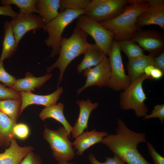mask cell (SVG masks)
<instances>
[{
	"mask_svg": "<svg viewBox=\"0 0 164 164\" xmlns=\"http://www.w3.org/2000/svg\"><path fill=\"white\" fill-rule=\"evenodd\" d=\"M146 142L145 133L130 129L121 118L118 120L115 134L107 135L101 143L106 145L114 155L127 164H151L137 149L138 144Z\"/></svg>",
	"mask_w": 164,
	"mask_h": 164,
	"instance_id": "6da1fadb",
	"label": "cell"
},
{
	"mask_svg": "<svg viewBox=\"0 0 164 164\" xmlns=\"http://www.w3.org/2000/svg\"><path fill=\"white\" fill-rule=\"evenodd\" d=\"M128 5L122 12L110 20L100 22L104 28L113 34L114 39L119 41L130 39L132 35L141 29L136 25L137 19L148 7L146 0H128Z\"/></svg>",
	"mask_w": 164,
	"mask_h": 164,
	"instance_id": "7a4b0ae2",
	"label": "cell"
},
{
	"mask_svg": "<svg viewBox=\"0 0 164 164\" xmlns=\"http://www.w3.org/2000/svg\"><path fill=\"white\" fill-rule=\"evenodd\" d=\"M88 35L76 26L69 38L62 37L60 43L59 56L56 61L46 68L47 73L56 67L58 68L60 74L57 87L63 80L64 72L69 64L75 58L84 53L89 43L87 41Z\"/></svg>",
	"mask_w": 164,
	"mask_h": 164,
	"instance_id": "3957f363",
	"label": "cell"
},
{
	"mask_svg": "<svg viewBox=\"0 0 164 164\" xmlns=\"http://www.w3.org/2000/svg\"><path fill=\"white\" fill-rule=\"evenodd\" d=\"M84 10L67 9L59 13L56 17L46 24L43 29L47 33L48 37L44 40V43L46 46L52 48L51 53L47 59L59 54L60 43L64 30L74 20L84 15Z\"/></svg>",
	"mask_w": 164,
	"mask_h": 164,
	"instance_id": "277c9868",
	"label": "cell"
},
{
	"mask_svg": "<svg viewBox=\"0 0 164 164\" xmlns=\"http://www.w3.org/2000/svg\"><path fill=\"white\" fill-rule=\"evenodd\" d=\"M149 78L142 74L131 82L128 87L121 92L119 96V105L124 110L132 109L138 118L144 117L147 114L148 108L145 103L147 99L142 87V84Z\"/></svg>",
	"mask_w": 164,
	"mask_h": 164,
	"instance_id": "5b68a950",
	"label": "cell"
},
{
	"mask_svg": "<svg viewBox=\"0 0 164 164\" xmlns=\"http://www.w3.org/2000/svg\"><path fill=\"white\" fill-rule=\"evenodd\" d=\"M43 136L49 143L53 155L57 161L68 162L73 159L75 149L63 127L53 130L45 126Z\"/></svg>",
	"mask_w": 164,
	"mask_h": 164,
	"instance_id": "8992f818",
	"label": "cell"
},
{
	"mask_svg": "<svg viewBox=\"0 0 164 164\" xmlns=\"http://www.w3.org/2000/svg\"><path fill=\"white\" fill-rule=\"evenodd\" d=\"M128 4V0H92L84 15L99 22L110 20L121 13Z\"/></svg>",
	"mask_w": 164,
	"mask_h": 164,
	"instance_id": "52a82bcc",
	"label": "cell"
},
{
	"mask_svg": "<svg viewBox=\"0 0 164 164\" xmlns=\"http://www.w3.org/2000/svg\"><path fill=\"white\" fill-rule=\"evenodd\" d=\"M76 25V26L90 36L106 55L109 56L114 39L111 32L104 28L99 22L84 15L77 18Z\"/></svg>",
	"mask_w": 164,
	"mask_h": 164,
	"instance_id": "ba28073f",
	"label": "cell"
},
{
	"mask_svg": "<svg viewBox=\"0 0 164 164\" xmlns=\"http://www.w3.org/2000/svg\"><path fill=\"white\" fill-rule=\"evenodd\" d=\"M111 74L108 86L117 91H124L131 83L130 78L125 73L121 50L118 41L114 39L109 55Z\"/></svg>",
	"mask_w": 164,
	"mask_h": 164,
	"instance_id": "9c48e42d",
	"label": "cell"
},
{
	"mask_svg": "<svg viewBox=\"0 0 164 164\" xmlns=\"http://www.w3.org/2000/svg\"><path fill=\"white\" fill-rule=\"evenodd\" d=\"M131 39L155 57L164 52V36L157 30L141 29L135 32Z\"/></svg>",
	"mask_w": 164,
	"mask_h": 164,
	"instance_id": "30bf717a",
	"label": "cell"
},
{
	"mask_svg": "<svg viewBox=\"0 0 164 164\" xmlns=\"http://www.w3.org/2000/svg\"><path fill=\"white\" fill-rule=\"evenodd\" d=\"M83 73L86 80L84 85L77 90V94L86 88L93 86L99 87H108L111 74L108 58L105 56L99 64L84 70Z\"/></svg>",
	"mask_w": 164,
	"mask_h": 164,
	"instance_id": "8fae6325",
	"label": "cell"
},
{
	"mask_svg": "<svg viewBox=\"0 0 164 164\" xmlns=\"http://www.w3.org/2000/svg\"><path fill=\"white\" fill-rule=\"evenodd\" d=\"M17 44L28 32L43 29L46 23L39 15L18 13L10 21Z\"/></svg>",
	"mask_w": 164,
	"mask_h": 164,
	"instance_id": "7c38bea8",
	"label": "cell"
},
{
	"mask_svg": "<svg viewBox=\"0 0 164 164\" xmlns=\"http://www.w3.org/2000/svg\"><path fill=\"white\" fill-rule=\"evenodd\" d=\"M149 5L138 16L136 25L139 29L156 25L164 29V1L146 0Z\"/></svg>",
	"mask_w": 164,
	"mask_h": 164,
	"instance_id": "4fadbf2b",
	"label": "cell"
},
{
	"mask_svg": "<svg viewBox=\"0 0 164 164\" xmlns=\"http://www.w3.org/2000/svg\"><path fill=\"white\" fill-rule=\"evenodd\" d=\"M54 92L46 95H39L31 92H21V105L19 115L28 106L31 104H37L47 107L56 104L60 95L63 92L62 87H58Z\"/></svg>",
	"mask_w": 164,
	"mask_h": 164,
	"instance_id": "5bb4252c",
	"label": "cell"
},
{
	"mask_svg": "<svg viewBox=\"0 0 164 164\" xmlns=\"http://www.w3.org/2000/svg\"><path fill=\"white\" fill-rule=\"evenodd\" d=\"M76 102L79 107L80 111L78 118L72 127L71 132L74 138L82 133L85 129H87L90 114L99 105L97 102L92 103L89 99L86 101L77 100Z\"/></svg>",
	"mask_w": 164,
	"mask_h": 164,
	"instance_id": "9a60e30c",
	"label": "cell"
},
{
	"mask_svg": "<svg viewBox=\"0 0 164 164\" xmlns=\"http://www.w3.org/2000/svg\"><path fill=\"white\" fill-rule=\"evenodd\" d=\"M33 148L30 146L21 147L15 139L11 142L9 148L0 153V164H19L22 159Z\"/></svg>",
	"mask_w": 164,
	"mask_h": 164,
	"instance_id": "2e32d148",
	"label": "cell"
},
{
	"mask_svg": "<svg viewBox=\"0 0 164 164\" xmlns=\"http://www.w3.org/2000/svg\"><path fill=\"white\" fill-rule=\"evenodd\" d=\"M108 135L106 132H98L95 129L90 131L84 132L76 137L73 142L74 149L77 150V154L81 155L91 146L101 142L104 138Z\"/></svg>",
	"mask_w": 164,
	"mask_h": 164,
	"instance_id": "e0dca14e",
	"label": "cell"
},
{
	"mask_svg": "<svg viewBox=\"0 0 164 164\" xmlns=\"http://www.w3.org/2000/svg\"><path fill=\"white\" fill-rule=\"evenodd\" d=\"M52 76V73H47L42 77H36L28 72L24 78L16 79L11 88L19 92H31L35 89L39 88Z\"/></svg>",
	"mask_w": 164,
	"mask_h": 164,
	"instance_id": "ac0fdd59",
	"label": "cell"
},
{
	"mask_svg": "<svg viewBox=\"0 0 164 164\" xmlns=\"http://www.w3.org/2000/svg\"><path fill=\"white\" fill-rule=\"evenodd\" d=\"M155 57L144 54L142 56L128 60L127 63V75L131 82L144 73L145 69L149 65L154 66Z\"/></svg>",
	"mask_w": 164,
	"mask_h": 164,
	"instance_id": "d6986e66",
	"label": "cell"
},
{
	"mask_svg": "<svg viewBox=\"0 0 164 164\" xmlns=\"http://www.w3.org/2000/svg\"><path fill=\"white\" fill-rule=\"evenodd\" d=\"M84 54L83 60L77 67V72L79 73L87 69L97 65L106 56L103 51L95 43H90Z\"/></svg>",
	"mask_w": 164,
	"mask_h": 164,
	"instance_id": "ffe728a7",
	"label": "cell"
},
{
	"mask_svg": "<svg viewBox=\"0 0 164 164\" xmlns=\"http://www.w3.org/2000/svg\"><path fill=\"white\" fill-rule=\"evenodd\" d=\"M64 104L59 102L43 109L39 114L40 118L44 121L48 118H52L60 123L67 131L69 138L72 127L66 120L63 113Z\"/></svg>",
	"mask_w": 164,
	"mask_h": 164,
	"instance_id": "44dd1931",
	"label": "cell"
},
{
	"mask_svg": "<svg viewBox=\"0 0 164 164\" xmlns=\"http://www.w3.org/2000/svg\"><path fill=\"white\" fill-rule=\"evenodd\" d=\"M60 0H37L36 7L38 13L46 24L59 14Z\"/></svg>",
	"mask_w": 164,
	"mask_h": 164,
	"instance_id": "7402d4cb",
	"label": "cell"
},
{
	"mask_svg": "<svg viewBox=\"0 0 164 164\" xmlns=\"http://www.w3.org/2000/svg\"><path fill=\"white\" fill-rule=\"evenodd\" d=\"M4 35L2 42V49L0 61L4 60L13 55L18 47V45L12 31L10 21H7L4 24Z\"/></svg>",
	"mask_w": 164,
	"mask_h": 164,
	"instance_id": "603a6c76",
	"label": "cell"
},
{
	"mask_svg": "<svg viewBox=\"0 0 164 164\" xmlns=\"http://www.w3.org/2000/svg\"><path fill=\"white\" fill-rule=\"evenodd\" d=\"M15 124L0 110V145L7 147L11 141L15 139L13 129Z\"/></svg>",
	"mask_w": 164,
	"mask_h": 164,
	"instance_id": "cb8c5ba5",
	"label": "cell"
},
{
	"mask_svg": "<svg viewBox=\"0 0 164 164\" xmlns=\"http://www.w3.org/2000/svg\"><path fill=\"white\" fill-rule=\"evenodd\" d=\"M21 100L15 99L0 100V110L16 123L20 110Z\"/></svg>",
	"mask_w": 164,
	"mask_h": 164,
	"instance_id": "d4e9b609",
	"label": "cell"
},
{
	"mask_svg": "<svg viewBox=\"0 0 164 164\" xmlns=\"http://www.w3.org/2000/svg\"><path fill=\"white\" fill-rule=\"evenodd\" d=\"M118 42L121 50L125 54L128 60L145 54L143 50L131 38Z\"/></svg>",
	"mask_w": 164,
	"mask_h": 164,
	"instance_id": "484cf974",
	"label": "cell"
},
{
	"mask_svg": "<svg viewBox=\"0 0 164 164\" xmlns=\"http://www.w3.org/2000/svg\"><path fill=\"white\" fill-rule=\"evenodd\" d=\"M37 0H1V4L2 5H15L20 9L19 13L24 14H33L38 13L36 7Z\"/></svg>",
	"mask_w": 164,
	"mask_h": 164,
	"instance_id": "4316f807",
	"label": "cell"
},
{
	"mask_svg": "<svg viewBox=\"0 0 164 164\" xmlns=\"http://www.w3.org/2000/svg\"><path fill=\"white\" fill-rule=\"evenodd\" d=\"M91 0H60L59 13L67 9L84 10Z\"/></svg>",
	"mask_w": 164,
	"mask_h": 164,
	"instance_id": "83f0119b",
	"label": "cell"
},
{
	"mask_svg": "<svg viewBox=\"0 0 164 164\" xmlns=\"http://www.w3.org/2000/svg\"><path fill=\"white\" fill-rule=\"evenodd\" d=\"M8 99L21 100L20 92L0 84V100Z\"/></svg>",
	"mask_w": 164,
	"mask_h": 164,
	"instance_id": "f1b7e54d",
	"label": "cell"
},
{
	"mask_svg": "<svg viewBox=\"0 0 164 164\" xmlns=\"http://www.w3.org/2000/svg\"><path fill=\"white\" fill-rule=\"evenodd\" d=\"M15 137L20 140H24L29 136L30 131L28 126L23 123L15 124L13 129Z\"/></svg>",
	"mask_w": 164,
	"mask_h": 164,
	"instance_id": "f546056e",
	"label": "cell"
},
{
	"mask_svg": "<svg viewBox=\"0 0 164 164\" xmlns=\"http://www.w3.org/2000/svg\"><path fill=\"white\" fill-rule=\"evenodd\" d=\"M3 61H0V82L11 88L16 80L15 77L7 72L5 70Z\"/></svg>",
	"mask_w": 164,
	"mask_h": 164,
	"instance_id": "4dcf8cb0",
	"label": "cell"
},
{
	"mask_svg": "<svg viewBox=\"0 0 164 164\" xmlns=\"http://www.w3.org/2000/svg\"><path fill=\"white\" fill-rule=\"evenodd\" d=\"M158 118L161 124L164 121V104H157L154 106L151 113L147 114L143 117V119H149Z\"/></svg>",
	"mask_w": 164,
	"mask_h": 164,
	"instance_id": "1f68e13d",
	"label": "cell"
},
{
	"mask_svg": "<svg viewBox=\"0 0 164 164\" xmlns=\"http://www.w3.org/2000/svg\"><path fill=\"white\" fill-rule=\"evenodd\" d=\"M88 159L91 164H127L116 156L106 158V161L101 162L98 161L92 154H90Z\"/></svg>",
	"mask_w": 164,
	"mask_h": 164,
	"instance_id": "d6a6232c",
	"label": "cell"
},
{
	"mask_svg": "<svg viewBox=\"0 0 164 164\" xmlns=\"http://www.w3.org/2000/svg\"><path fill=\"white\" fill-rule=\"evenodd\" d=\"M144 73L149 79L158 80L163 76L164 73L159 69L153 65H149L145 69Z\"/></svg>",
	"mask_w": 164,
	"mask_h": 164,
	"instance_id": "836d02e7",
	"label": "cell"
},
{
	"mask_svg": "<svg viewBox=\"0 0 164 164\" xmlns=\"http://www.w3.org/2000/svg\"><path fill=\"white\" fill-rule=\"evenodd\" d=\"M148 151L154 162L153 164H164V158L156 150L152 144L147 142Z\"/></svg>",
	"mask_w": 164,
	"mask_h": 164,
	"instance_id": "e575fe53",
	"label": "cell"
},
{
	"mask_svg": "<svg viewBox=\"0 0 164 164\" xmlns=\"http://www.w3.org/2000/svg\"><path fill=\"white\" fill-rule=\"evenodd\" d=\"M19 164H43L40 157L32 151L29 152L22 159Z\"/></svg>",
	"mask_w": 164,
	"mask_h": 164,
	"instance_id": "d590c367",
	"label": "cell"
},
{
	"mask_svg": "<svg viewBox=\"0 0 164 164\" xmlns=\"http://www.w3.org/2000/svg\"><path fill=\"white\" fill-rule=\"evenodd\" d=\"M14 11L11 5L0 6V15L7 16L13 18L17 14Z\"/></svg>",
	"mask_w": 164,
	"mask_h": 164,
	"instance_id": "8d00e7d4",
	"label": "cell"
},
{
	"mask_svg": "<svg viewBox=\"0 0 164 164\" xmlns=\"http://www.w3.org/2000/svg\"><path fill=\"white\" fill-rule=\"evenodd\" d=\"M154 66L164 73V52L155 57Z\"/></svg>",
	"mask_w": 164,
	"mask_h": 164,
	"instance_id": "74e56055",
	"label": "cell"
},
{
	"mask_svg": "<svg viewBox=\"0 0 164 164\" xmlns=\"http://www.w3.org/2000/svg\"><path fill=\"white\" fill-rule=\"evenodd\" d=\"M59 164H77L74 163L68 162H58Z\"/></svg>",
	"mask_w": 164,
	"mask_h": 164,
	"instance_id": "f35d334b",
	"label": "cell"
}]
</instances>
